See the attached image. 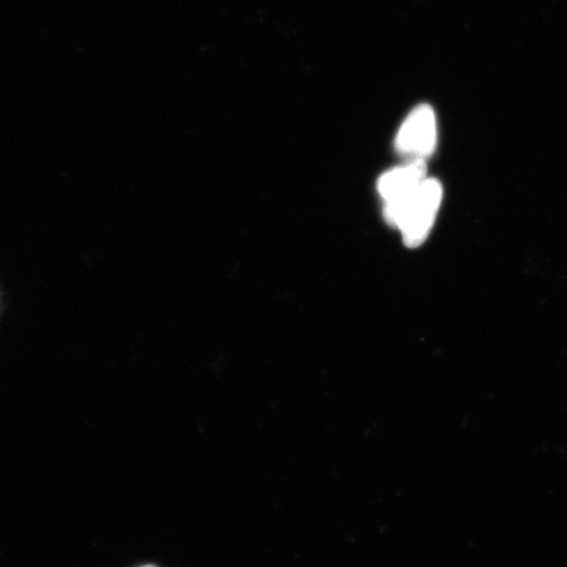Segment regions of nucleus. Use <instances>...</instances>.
<instances>
[{
	"mask_svg": "<svg viewBox=\"0 0 567 567\" xmlns=\"http://www.w3.org/2000/svg\"><path fill=\"white\" fill-rule=\"evenodd\" d=\"M442 200L441 182L427 177L405 200L384 205V217L401 231L408 247H420L430 236Z\"/></svg>",
	"mask_w": 567,
	"mask_h": 567,
	"instance_id": "1",
	"label": "nucleus"
},
{
	"mask_svg": "<svg viewBox=\"0 0 567 567\" xmlns=\"http://www.w3.org/2000/svg\"><path fill=\"white\" fill-rule=\"evenodd\" d=\"M437 126L434 109L429 104L415 106L396 133L395 151L405 157L424 159L434 154Z\"/></svg>",
	"mask_w": 567,
	"mask_h": 567,
	"instance_id": "2",
	"label": "nucleus"
},
{
	"mask_svg": "<svg viewBox=\"0 0 567 567\" xmlns=\"http://www.w3.org/2000/svg\"><path fill=\"white\" fill-rule=\"evenodd\" d=\"M425 179V161L414 159L382 175L379 181V194L384 205L396 204L405 200Z\"/></svg>",
	"mask_w": 567,
	"mask_h": 567,
	"instance_id": "3",
	"label": "nucleus"
},
{
	"mask_svg": "<svg viewBox=\"0 0 567 567\" xmlns=\"http://www.w3.org/2000/svg\"><path fill=\"white\" fill-rule=\"evenodd\" d=\"M142 567H157V566H152V565H148V566H142Z\"/></svg>",
	"mask_w": 567,
	"mask_h": 567,
	"instance_id": "4",
	"label": "nucleus"
}]
</instances>
